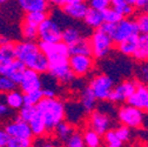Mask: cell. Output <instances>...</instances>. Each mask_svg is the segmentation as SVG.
<instances>
[{
  "mask_svg": "<svg viewBox=\"0 0 148 147\" xmlns=\"http://www.w3.org/2000/svg\"><path fill=\"white\" fill-rule=\"evenodd\" d=\"M15 59L19 60L26 68L42 76L48 72V60L40 52L35 41H18L14 43Z\"/></svg>",
  "mask_w": 148,
  "mask_h": 147,
  "instance_id": "obj_1",
  "label": "cell"
},
{
  "mask_svg": "<svg viewBox=\"0 0 148 147\" xmlns=\"http://www.w3.org/2000/svg\"><path fill=\"white\" fill-rule=\"evenodd\" d=\"M35 109L44 120L47 132L54 131L57 125L65 120V102L59 98H44L35 106Z\"/></svg>",
  "mask_w": 148,
  "mask_h": 147,
  "instance_id": "obj_2",
  "label": "cell"
},
{
  "mask_svg": "<svg viewBox=\"0 0 148 147\" xmlns=\"http://www.w3.org/2000/svg\"><path fill=\"white\" fill-rule=\"evenodd\" d=\"M118 119L122 126L128 127L129 130H138L142 126V122L146 118V112H142L138 108H134L129 105H122L118 109Z\"/></svg>",
  "mask_w": 148,
  "mask_h": 147,
  "instance_id": "obj_3",
  "label": "cell"
},
{
  "mask_svg": "<svg viewBox=\"0 0 148 147\" xmlns=\"http://www.w3.org/2000/svg\"><path fill=\"white\" fill-rule=\"evenodd\" d=\"M114 84V79L108 74H98L90 79L88 87L98 101H106L115 86Z\"/></svg>",
  "mask_w": 148,
  "mask_h": 147,
  "instance_id": "obj_4",
  "label": "cell"
},
{
  "mask_svg": "<svg viewBox=\"0 0 148 147\" xmlns=\"http://www.w3.org/2000/svg\"><path fill=\"white\" fill-rule=\"evenodd\" d=\"M62 27L49 15L38 26V38L39 41L57 44L61 41Z\"/></svg>",
  "mask_w": 148,
  "mask_h": 147,
  "instance_id": "obj_5",
  "label": "cell"
},
{
  "mask_svg": "<svg viewBox=\"0 0 148 147\" xmlns=\"http://www.w3.org/2000/svg\"><path fill=\"white\" fill-rule=\"evenodd\" d=\"M90 47H92V56L97 59H105L113 49V40L107 36L106 34L99 32L98 30L90 33Z\"/></svg>",
  "mask_w": 148,
  "mask_h": 147,
  "instance_id": "obj_6",
  "label": "cell"
},
{
  "mask_svg": "<svg viewBox=\"0 0 148 147\" xmlns=\"http://www.w3.org/2000/svg\"><path fill=\"white\" fill-rule=\"evenodd\" d=\"M136 85H138V82L134 80H125V81L120 82L119 85L113 87L107 101L112 102V104L126 102L127 99L134 93Z\"/></svg>",
  "mask_w": 148,
  "mask_h": 147,
  "instance_id": "obj_7",
  "label": "cell"
},
{
  "mask_svg": "<svg viewBox=\"0 0 148 147\" xmlns=\"http://www.w3.org/2000/svg\"><path fill=\"white\" fill-rule=\"evenodd\" d=\"M139 30L136 26L135 20L131 19V18H123V19L116 24V28H115V33L113 35V44H120L123 40L131 38L134 35H139Z\"/></svg>",
  "mask_w": 148,
  "mask_h": 147,
  "instance_id": "obj_8",
  "label": "cell"
},
{
  "mask_svg": "<svg viewBox=\"0 0 148 147\" xmlns=\"http://www.w3.org/2000/svg\"><path fill=\"white\" fill-rule=\"evenodd\" d=\"M4 130L7 133L8 138L25 139V140H32L33 139V135H32V132L29 130L28 124L21 121L18 115H15L12 119V121L6 124Z\"/></svg>",
  "mask_w": 148,
  "mask_h": 147,
  "instance_id": "obj_9",
  "label": "cell"
},
{
  "mask_svg": "<svg viewBox=\"0 0 148 147\" xmlns=\"http://www.w3.org/2000/svg\"><path fill=\"white\" fill-rule=\"evenodd\" d=\"M93 65L94 63L92 57L69 56V59H68V66L75 78H82L87 76L92 71V68H93Z\"/></svg>",
  "mask_w": 148,
  "mask_h": 147,
  "instance_id": "obj_10",
  "label": "cell"
},
{
  "mask_svg": "<svg viewBox=\"0 0 148 147\" xmlns=\"http://www.w3.org/2000/svg\"><path fill=\"white\" fill-rule=\"evenodd\" d=\"M88 11V5L84 0H66L61 12L72 21H82Z\"/></svg>",
  "mask_w": 148,
  "mask_h": 147,
  "instance_id": "obj_11",
  "label": "cell"
},
{
  "mask_svg": "<svg viewBox=\"0 0 148 147\" xmlns=\"http://www.w3.org/2000/svg\"><path fill=\"white\" fill-rule=\"evenodd\" d=\"M88 126L89 130L95 132L97 134L105 135V133H107L110 130V126H112V118H109L108 115L95 111L92 112L88 117Z\"/></svg>",
  "mask_w": 148,
  "mask_h": 147,
  "instance_id": "obj_12",
  "label": "cell"
},
{
  "mask_svg": "<svg viewBox=\"0 0 148 147\" xmlns=\"http://www.w3.org/2000/svg\"><path fill=\"white\" fill-rule=\"evenodd\" d=\"M19 88H20L19 91L23 94H27L31 93V92L41 89V76L32 69L26 68L24 71Z\"/></svg>",
  "mask_w": 148,
  "mask_h": 147,
  "instance_id": "obj_13",
  "label": "cell"
},
{
  "mask_svg": "<svg viewBox=\"0 0 148 147\" xmlns=\"http://www.w3.org/2000/svg\"><path fill=\"white\" fill-rule=\"evenodd\" d=\"M126 102H127V105L132 106L134 108H138L142 112L147 111V108H148V88H147V86L138 82L134 93L127 99Z\"/></svg>",
  "mask_w": 148,
  "mask_h": 147,
  "instance_id": "obj_14",
  "label": "cell"
},
{
  "mask_svg": "<svg viewBox=\"0 0 148 147\" xmlns=\"http://www.w3.org/2000/svg\"><path fill=\"white\" fill-rule=\"evenodd\" d=\"M85 114L86 113L84 112L79 101H68L65 104V121H67L72 126L81 122Z\"/></svg>",
  "mask_w": 148,
  "mask_h": 147,
  "instance_id": "obj_15",
  "label": "cell"
},
{
  "mask_svg": "<svg viewBox=\"0 0 148 147\" xmlns=\"http://www.w3.org/2000/svg\"><path fill=\"white\" fill-rule=\"evenodd\" d=\"M84 36V31L81 27L75 26V24H72L66 28H62L61 33V43H64L67 47L77 44L79 40H81Z\"/></svg>",
  "mask_w": 148,
  "mask_h": 147,
  "instance_id": "obj_16",
  "label": "cell"
},
{
  "mask_svg": "<svg viewBox=\"0 0 148 147\" xmlns=\"http://www.w3.org/2000/svg\"><path fill=\"white\" fill-rule=\"evenodd\" d=\"M18 5L25 13H32V12L47 13V10H49L51 7L49 1H46V0H19Z\"/></svg>",
  "mask_w": 148,
  "mask_h": 147,
  "instance_id": "obj_17",
  "label": "cell"
},
{
  "mask_svg": "<svg viewBox=\"0 0 148 147\" xmlns=\"http://www.w3.org/2000/svg\"><path fill=\"white\" fill-rule=\"evenodd\" d=\"M79 104L81 105L82 109L85 113L90 114L92 112H94L97 107H98V100L94 97V94L92 93V91L89 89V87H85L82 88L81 93H80V101Z\"/></svg>",
  "mask_w": 148,
  "mask_h": 147,
  "instance_id": "obj_18",
  "label": "cell"
},
{
  "mask_svg": "<svg viewBox=\"0 0 148 147\" xmlns=\"http://www.w3.org/2000/svg\"><path fill=\"white\" fill-rule=\"evenodd\" d=\"M132 57L139 63H145L147 60L148 58V35L147 34L138 35V46Z\"/></svg>",
  "mask_w": 148,
  "mask_h": 147,
  "instance_id": "obj_19",
  "label": "cell"
},
{
  "mask_svg": "<svg viewBox=\"0 0 148 147\" xmlns=\"http://www.w3.org/2000/svg\"><path fill=\"white\" fill-rule=\"evenodd\" d=\"M69 56H85L92 57V47L88 38H82L77 44L68 47Z\"/></svg>",
  "mask_w": 148,
  "mask_h": 147,
  "instance_id": "obj_20",
  "label": "cell"
},
{
  "mask_svg": "<svg viewBox=\"0 0 148 147\" xmlns=\"http://www.w3.org/2000/svg\"><path fill=\"white\" fill-rule=\"evenodd\" d=\"M85 25L87 26V28L89 30H99V27L103 24V19H102V15H101V12H98V11H94L92 8H88L84 20Z\"/></svg>",
  "mask_w": 148,
  "mask_h": 147,
  "instance_id": "obj_21",
  "label": "cell"
},
{
  "mask_svg": "<svg viewBox=\"0 0 148 147\" xmlns=\"http://www.w3.org/2000/svg\"><path fill=\"white\" fill-rule=\"evenodd\" d=\"M5 104L13 111H19L24 106V94L19 89H15L13 92L5 94Z\"/></svg>",
  "mask_w": 148,
  "mask_h": 147,
  "instance_id": "obj_22",
  "label": "cell"
},
{
  "mask_svg": "<svg viewBox=\"0 0 148 147\" xmlns=\"http://www.w3.org/2000/svg\"><path fill=\"white\" fill-rule=\"evenodd\" d=\"M28 126H29V130H31L33 137L44 138V135L47 133V130H46V126L44 124V120L38 114V112H36L35 115L28 121Z\"/></svg>",
  "mask_w": 148,
  "mask_h": 147,
  "instance_id": "obj_23",
  "label": "cell"
},
{
  "mask_svg": "<svg viewBox=\"0 0 148 147\" xmlns=\"http://www.w3.org/2000/svg\"><path fill=\"white\" fill-rule=\"evenodd\" d=\"M75 132V128L74 126H72L71 124H68L67 121H61L60 124L57 125V127L54 128V133H55V137L57 139L60 141V142H66L68 140V138Z\"/></svg>",
  "mask_w": 148,
  "mask_h": 147,
  "instance_id": "obj_24",
  "label": "cell"
},
{
  "mask_svg": "<svg viewBox=\"0 0 148 147\" xmlns=\"http://www.w3.org/2000/svg\"><path fill=\"white\" fill-rule=\"evenodd\" d=\"M109 7L116 11L119 14H121L122 18H129L135 13L134 6L129 5L127 3V0H112Z\"/></svg>",
  "mask_w": 148,
  "mask_h": 147,
  "instance_id": "obj_25",
  "label": "cell"
},
{
  "mask_svg": "<svg viewBox=\"0 0 148 147\" xmlns=\"http://www.w3.org/2000/svg\"><path fill=\"white\" fill-rule=\"evenodd\" d=\"M136 46H138V35H134L118 44V51L125 57H132L136 49Z\"/></svg>",
  "mask_w": 148,
  "mask_h": 147,
  "instance_id": "obj_26",
  "label": "cell"
},
{
  "mask_svg": "<svg viewBox=\"0 0 148 147\" xmlns=\"http://www.w3.org/2000/svg\"><path fill=\"white\" fill-rule=\"evenodd\" d=\"M15 59L14 52V43H10L8 45L0 47V64H11Z\"/></svg>",
  "mask_w": 148,
  "mask_h": 147,
  "instance_id": "obj_27",
  "label": "cell"
},
{
  "mask_svg": "<svg viewBox=\"0 0 148 147\" xmlns=\"http://www.w3.org/2000/svg\"><path fill=\"white\" fill-rule=\"evenodd\" d=\"M20 31L25 41H35V39H38V27H35L26 21H23Z\"/></svg>",
  "mask_w": 148,
  "mask_h": 147,
  "instance_id": "obj_28",
  "label": "cell"
},
{
  "mask_svg": "<svg viewBox=\"0 0 148 147\" xmlns=\"http://www.w3.org/2000/svg\"><path fill=\"white\" fill-rule=\"evenodd\" d=\"M48 16V14L46 12H32V13H25L24 16V21L38 27L46 18Z\"/></svg>",
  "mask_w": 148,
  "mask_h": 147,
  "instance_id": "obj_29",
  "label": "cell"
},
{
  "mask_svg": "<svg viewBox=\"0 0 148 147\" xmlns=\"http://www.w3.org/2000/svg\"><path fill=\"white\" fill-rule=\"evenodd\" d=\"M82 139L86 147H100L101 145V137L90 130L85 131V133L82 134Z\"/></svg>",
  "mask_w": 148,
  "mask_h": 147,
  "instance_id": "obj_30",
  "label": "cell"
},
{
  "mask_svg": "<svg viewBox=\"0 0 148 147\" xmlns=\"http://www.w3.org/2000/svg\"><path fill=\"white\" fill-rule=\"evenodd\" d=\"M101 15H102V19H103V23H108V24H114L116 25L118 23H120L123 18L121 14H119L116 11H114L113 8H106L105 11L101 12Z\"/></svg>",
  "mask_w": 148,
  "mask_h": 147,
  "instance_id": "obj_31",
  "label": "cell"
},
{
  "mask_svg": "<svg viewBox=\"0 0 148 147\" xmlns=\"http://www.w3.org/2000/svg\"><path fill=\"white\" fill-rule=\"evenodd\" d=\"M44 99L41 89L31 92V93L24 94V105L26 106H36L41 100Z\"/></svg>",
  "mask_w": 148,
  "mask_h": 147,
  "instance_id": "obj_32",
  "label": "cell"
},
{
  "mask_svg": "<svg viewBox=\"0 0 148 147\" xmlns=\"http://www.w3.org/2000/svg\"><path fill=\"white\" fill-rule=\"evenodd\" d=\"M135 72V77L138 78V80L140 81L139 84L146 85L148 81V65L147 63H139L134 69Z\"/></svg>",
  "mask_w": 148,
  "mask_h": 147,
  "instance_id": "obj_33",
  "label": "cell"
},
{
  "mask_svg": "<svg viewBox=\"0 0 148 147\" xmlns=\"http://www.w3.org/2000/svg\"><path fill=\"white\" fill-rule=\"evenodd\" d=\"M35 113H36L35 106H26V105H24V106L19 109V111H18L16 115L19 117V119H20L21 121L28 124V121L35 115Z\"/></svg>",
  "mask_w": 148,
  "mask_h": 147,
  "instance_id": "obj_34",
  "label": "cell"
},
{
  "mask_svg": "<svg viewBox=\"0 0 148 147\" xmlns=\"http://www.w3.org/2000/svg\"><path fill=\"white\" fill-rule=\"evenodd\" d=\"M16 85L7 77H3L0 76V93L3 94H7L10 92H13L16 89Z\"/></svg>",
  "mask_w": 148,
  "mask_h": 147,
  "instance_id": "obj_35",
  "label": "cell"
},
{
  "mask_svg": "<svg viewBox=\"0 0 148 147\" xmlns=\"http://www.w3.org/2000/svg\"><path fill=\"white\" fill-rule=\"evenodd\" d=\"M65 147H86L82 139V134L75 131L65 142Z\"/></svg>",
  "mask_w": 148,
  "mask_h": 147,
  "instance_id": "obj_36",
  "label": "cell"
},
{
  "mask_svg": "<svg viewBox=\"0 0 148 147\" xmlns=\"http://www.w3.org/2000/svg\"><path fill=\"white\" fill-rule=\"evenodd\" d=\"M114 133L116 134V137L119 138V140L123 144L125 141H129L131 140V137H132V131L129 130L128 127H126V126H122V125H120V126H118L115 130H114Z\"/></svg>",
  "mask_w": 148,
  "mask_h": 147,
  "instance_id": "obj_37",
  "label": "cell"
},
{
  "mask_svg": "<svg viewBox=\"0 0 148 147\" xmlns=\"http://www.w3.org/2000/svg\"><path fill=\"white\" fill-rule=\"evenodd\" d=\"M103 138L108 147H122V142L114 133V130H109L107 133H105Z\"/></svg>",
  "mask_w": 148,
  "mask_h": 147,
  "instance_id": "obj_38",
  "label": "cell"
},
{
  "mask_svg": "<svg viewBox=\"0 0 148 147\" xmlns=\"http://www.w3.org/2000/svg\"><path fill=\"white\" fill-rule=\"evenodd\" d=\"M136 26L140 34H147L148 33V15L147 13H140L136 18Z\"/></svg>",
  "mask_w": 148,
  "mask_h": 147,
  "instance_id": "obj_39",
  "label": "cell"
},
{
  "mask_svg": "<svg viewBox=\"0 0 148 147\" xmlns=\"http://www.w3.org/2000/svg\"><path fill=\"white\" fill-rule=\"evenodd\" d=\"M87 5H88V8H92L98 12H102L110 6V1L109 0H90V1L87 3Z\"/></svg>",
  "mask_w": 148,
  "mask_h": 147,
  "instance_id": "obj_40",
  "label": "cell"
},
{
  "mask_svg": "<svg viewBox=\"0 0 148 147\" xmlns=\"http://www.w3.org/2000/svg\"><path fill=\"white\" fill-rule=\"evenodd\" d=\"M97 111L108 115L110 118V115H112V113L114 114V111H115V108H114V105L112 102H109V101H101V104L99 105L98 104V107H97Z\"/></svg>",
  "mask_w": 148,
  "mask_h": 147,
  "instance_id": "obj_41",
  "label": "cell"
},
{
  "mask_svg": "<svg viewBox=\"0 0 148 147\" xmlns=\"http://www.w3.org/2000/svg\"><path fill=\"white\" fill-rule=\"evenodd\" d=\"M16 115V113L11 109L6 104L0 102V119H10L12 120L14 117Z\"/></svg>",
  "mask_w": 148,
  "mask_h": 147,
  "instance_id": "obj_42",
  "label": "cell"
},
{
  "mask_svg": "<svg viewBox=\"0 0 148 147\" xmlns=\"http://www.w3.org/2000/svg\"><path fill=\"white\" fill-rule=\"evenodd\" d=\"M31 144H32V140L8 138L7 144H6V147H28Z\"/></svg>",
  "mask_w": 148,
  "mask_h": 147,
  "instance_id": "obj_43",
  "label": "cell"
},
{
  "mask_svg": "<svg viewBox=\"0 0 148 147\" xmlns=\"http://www.w3.org/2000/svg\"><path fill=\"white\" fill-rule=\"evenodd\" d=\"M115 28H116V25H114V24H108V23H103L100 27H99V32H101V33H103V34H106L107 36H109L110 39L113 38V35H114V33H115Z\"/></svg>",
  "mask_w": 148,
  "mask_h": 147,
  "instance_id": "obj_44",
  "label": "cell"
},
{
  "mask_svg": "<svg viewBox=\"0 0 148 147\" xmlns=\"http://www.w3.org/2000/svg\"><path fill=\"white\" fill-rule=\"evenodd\" d=\"M135 11L138 10L140 13H147L148 11V0H134L133 4Z\"/></svg>",
  "mask_w": 148,
  "mask_h": 147,
  "instance_id": "obj_45",
  "label": "cell"
},
{
  "mask_svg": "<svg viewBox=\"0 0 148 147\" xmlns=\"http://www.w3.org/2000/svg\"><path fill=\"white\" fill-rule=\"evenodd\" d=\"M36 147H58L57 142H54L49 139H45V138H39L34 144Z\"/></svg>",
  "mask_w": 148,
  "mask_h": 147,
  "instance_id": "obj_46",
  "label": "cell"
},
{
  "mask_svg": "<svg viewBox=\"0 0 148 147\" xmlns=\"http://www.w3.org/2000/svg\"><path fill=\"white\" fill-rule=\"evenodd\" d=\"M7 140H8L7 133L5 132L4 127H0V147H6Z\"/></svg>",
  "mask_w": 148,
  "mask_h": 147,
  "instance_id": "obj_47",
  "label": "cell"
},
{
  "mask_svg": "<svg viewBox=\"0 0 148 147\" xmlns=\"http://www.w3.org/2000/svg\"><path fill=\"white\" fill-rule=\"evenodd\" d=\"M10 43H12V39L10 38V36H7L5 34H0V47L5 46V45H8Z\"/></svg>",
  "mask_w": 148,
  "mask_h": 147,
  "instance_id": "obj_48",
  "label": "cell"
},
{
  "mask_svg": "<svg viewBox=\"0 0 148 147\" xmlns=\"http://www.w3.org/2000/svg\"><path fill=\"white\" fill-rule=\"evenodd\" d=\"M28 147H36V146H35V145H34V144H31V145H29V146H28Z\"/></svg>",
  "mask_w": 148,
  "mask_h": 147,
  "instance_id": "obj_49",
  "label": "cell"
},
{
  "mask_svg": "<svg viewBox=\"0 0 148 147\" xmlns=\"http://www.w3.org/2000/svg\"><path fill=\"white\" fill-rule=\"evenodd\" d=\"M6 1H0V5H3V4H5Z\"/></svg>",
  "mask_w": 148,
  "mask_h": 147,
  "instance_id": "obj_50",
  "label": "cell"
}]
</instances>
